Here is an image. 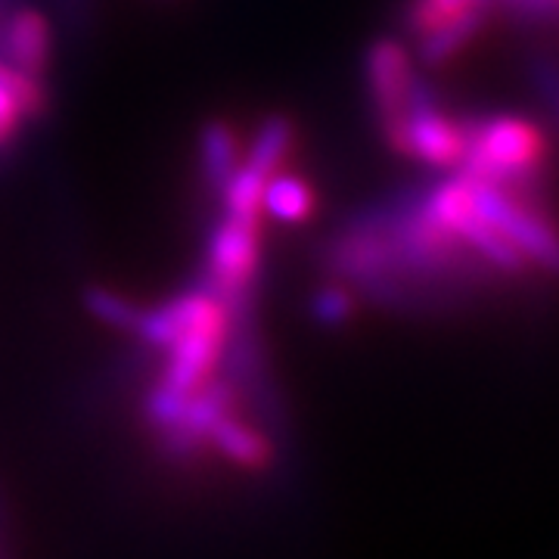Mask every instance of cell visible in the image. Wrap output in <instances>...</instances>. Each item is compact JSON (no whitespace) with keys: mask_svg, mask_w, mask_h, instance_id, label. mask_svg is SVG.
Instances as JSON below:
<instances>
[{"mask_svg":"<svg viewBox=\"0 0 559 559\" xmlns=\"http://www.w3.org/2000/svg\"><path fill=\"white\" fill-rule=\"evenodd\" d=\"M202 444L215 448L221 457L230 460L234 466H242V469H261L271 460L267 439L252 423H246L237 411H227L224 417L215 419Z\"/></svg>","mask_w":559,"mask_h":559,"instance_id":"7","label":"cell"},{"mask_svg":"<svg viewBox=\"0 0 559 559\" xmlns=\"http://www.w3.org/2000/svg\"><path fill=\"white\" fill-rule=\"evenodd\" d=\"M469 146V119L454 116L439 94L417 79L414 97L407 106V119L401 131L399 156L429 168H457Z\"/></svg>","mask_w":559,"mask_h":559,"instance_id":"3","label":"cell"},{"mask_svg":"<svg viewBox=\"0 0 559 559\" xmlns=\"http://www.w3.org/2000/svg\"><path fill=\"white\" fill-rule=\"evenodd\" d=\"M417 79L419 75L414 72L411 53L399 38L373 40V47L367 50V87L373 97L382 140L389 143L392 153H399L401 131H404L407 106L414 97Z\"/></svg>","mask_w":559,"mask_h":559,"instance_id":"5","label":"cell"},{"mask_svg":"<svg viewBox=\"0 0 559 559\" xmlns=\"http://www.w3.org/2000/svg\"><path fill=\"white\" fill-rule=\"evenodd\" d=\"M318 209V193L308 180L280 168L264 180L261 190V215L280 221V224H305Z\"/></svg>","mask_w":559,"mask_h":559,"instance_id":"9","label":"cell"},{"mask_svg":"<svg viewBox=\"0 0 559 559\" xmlns=\"http://www.w3.org/2000/svg\"><path fill=\"white\" fill-rule=\"evenodd\" d=\"M498 16V10H481L476 16H469V20L457 22V25H451V28H441L436 35H429V38L417 40V60L419 66H426V69H444L448 62H454L463 53V50H469L479 35L495 22Z\"/></svg>","mask_w":559,"mask_h":559,"instance_id":"11","label":"cell"},{"mask_svg":"<svg viewBox=\"0 0 559 559\" xmlns=\"http://www.w3.org/2000/svg\"><path fill=\"white\" fill-rule=\"evenodd\" d=\"M469 187L476 193L481 215L520 249L525 261L535 267V274L559 277V218L554 212V202L525 200V197H513L498 187H485L473 180Z\"/></svg>","mask_w":559,"mask_h":559,"instance_id":"2","label":"cell"},{"mask_svg":"<svg viewBox=\"0 0 559 559\" xmlns=\"http://www.w3.org/2000/svg\"><path fill=\"white\" fill-rule=\"evenodd\" d=\"M525 75L528 84L535 91V97L544 103L550 124L559 131V57H554L550 50H535L525 60Z\"/></svg>","mask_w":559,"mask_h":559,"instance_id":"13","label":"cell"},{"mask_svg":"<svg viewBox=\"0 0 559 559\" xmlns=\"http://www.w3.org/2000/svg\"><path fill=\"white\" fill-rule=\"evenodd\" d=\"M293 143H296V124L283 116H271V119H264L259 134L249 143V150L242 153V162H249L252 168H259L261 175L271 178L274 171L286 165L289 153H293Z\"/></svg>","mask_w":559,"mask_h":559,"instance_id":"12","label":"cell"},{"mask_svg":"<svg viewBox=\"0 0 559 559\" xmlns=\"http://www.w3.org/2000/svg\"><path fill=\"white\" fill-rule=\"evenodd\" d=\"M355 305H358V299H355V293L348 289V283L336 280V283H326L323 289L314 293V299H311V311H314V318H318L320 323H326V326H340V323H345V320H352V314H355Z\"/></svg>","mask_w":559,"mask_h":559,"instance_id":"15","label":"cell"},{"mask_svg":"<svg viewBox=\"0 0 559 559\" xmlns=\"http://www.w3.org/2000/svg\"><path fill=\"white\" fill-rule=\"evenodd\" d=\"M481 10H498V3L495 0H404L401 25L417 44L441 28H451L457 22L476 16Z\"/></svg>","mask_w":559,"mask_h":559,"instance_id":"8","label":"cell"},{"mask_svg":"<svg viewBox=\"0 0 559 559\" xmlns=\"http://www.w3.org/2000/svg\"><path fill=\"white\" fill-rule=\"evenodd\" d=\"M522 25H554L559 22V0H495Z\"/></svg>","mask_w":559,"mask_h":559,"instance_id":"16","label":"cell"},{"mask_svg":"<svg viewBox=\"0 0 559 559\" xmlns=\"http://www.w3.org/2000/svg\"><path fill=\"white\" fill-rule=\"evenodd\" d=\"M242 143L227 121H209L200 134V168L205 183L221 193L224 183L237 175L242 165Z\"/></svg>","mask_w":559,"mask_h":559,"instance_id":"10","label":"cell"},{"mask_svg":"<svg viewBox=\"0 0 559 559\" xmlns=\"http://www.w3.org/2000/svg\"><path fill=\"white\" fill-rule=\"evenodd\" d=\"M50 22L38 10H13L0 25V60L32 79H44L50 66Z\"/></svg>","mask_w":559,"mask_h":559,"instance_id":"6","label":"cell"},{"mask_svg":"<svg viewBox=\"0 0 559 559\" xmlns=\"http://www.w3.org/2000/svg\"><path fill=\"white\" fill-rule=\"evenodd\" d=\"M261 215L224 212L221 224L209 237L205 286L227 305H240L259 274Z\"/></svg>","mask_w":559,"mask_h":559,"instance_id":"4","label":"cell"},{"mask_svg":"<svg viewBox=\"0 0 559 559\" xmlns=\"http://www.w3.org/2000/svg\"><path fill=\"white\" fill-rule=\"evenodd\" d=\"M84 305L97 320L109 323V326H119V330H131V333H134L140 311H143L134 301L124 299L116 289H106V286H91L84 293Z\"/></svg>","mask_w":559,"mask_h":559,"instance_id":"14","label":"cell"},{"mask_svg":"<svg viewBox=\"0 0 559 559\" xmlns=\"http://www.w3.org/2000/svg\"><path fill=\"white\" fill-rule=\"evenodd\" d=\"M457 175L525 200L550 202V134L525 116L469 119V146Z\"/></svg>","mask_w":559,"mask_h":559,"instance_id":"1","label":"cell"}]
</instances>
